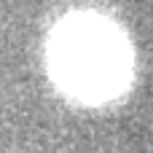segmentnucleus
<instances>
[{"label":"nucleus","instance_id":"nucleus-1","mask_svg":"<svg viewBox=\"0 0 153 153\" xmlns=\"http://www.w3.org/2000/svg\"><path fill=\"white\" fill-rule=\"evenodd\" d=\"M48 62L56 83L78 100L102 102L129 81V48L124 35L102 16H67L51 35Z\"/></svg>","mask_w":153,"mask_h":153}]
</instances>
